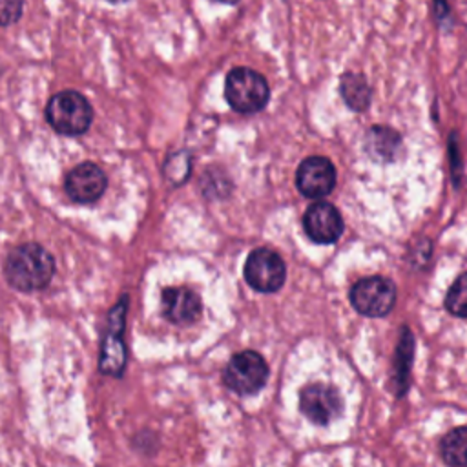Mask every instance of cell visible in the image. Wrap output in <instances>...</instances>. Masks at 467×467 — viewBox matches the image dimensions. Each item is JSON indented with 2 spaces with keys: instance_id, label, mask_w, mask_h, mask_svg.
<instances>
[{
  "instance_id": "6da1fadb",
  "label": "cell",
  "mask_w": 467,
  "mask_h": 467,
  "mask_svg": "<svg viewBox=\"0 0 467 467\" xmlns=\"http://www.w3.org/2000/svg\"><path fill=\"white\" fill-rule=\"evenodd\" d=\"M4 274L18 292L44 290L55 275V259L38 243H24L7 254Z\"/></svg>"
},
{
  "instance_id": "7a4b0ae2",
  "label": "cell",
  "mask_w": 467,
  "mask_h": 467,
  "mask_svg": "<svg viewBox=\"0 0 467 467\" xmlns=\"http://www.w3.org/2000/svg\"><path fill=\"white\" fill-rule=\"evenodd\" d=\"M46 120L60 135H82L91 126L93 108L82 93L64 89L47 100Z\"/></svg>"
},
{
  "instance_id": "3957f363",
  "label": "cell",
  "mask_w": 467,
  "mask_h": 467,
  "mask_svg": "<svg viewBox=\"0 0 467 467\" xmlns=\"http://www.w3.org/2000/svg\"><path fill=\"white\" fill-rule=\"evenodd\" d=\"M224 99L239 113H255L266 106L270 88L261 73L250 67H234L224 80Z\"/></svg>"
},
{
  "instance_id": "277c9868",
  "label": "cell",
  "mask_w": 467,
  "mask_h": 467,
  "mask_svg": "<svg viewBox=\"0 0 467 467\" xmlns=\"http://www.w3.org/2000/svg\"><path fill=\"white\" fill-rule=\"evenodd\" d=\"M128 312V296H122L108 314V325L100 343L99 370L106 376L119 378L126 367V345H124V327Z\"/></svg>"
},
{
  "instance_id": "5b68a950",
  "label": "cell",
  "mask_w": 467,
  "mask_h": 467,
  "mask_svg": "<svg viewBox=\"0 0 467 467\" xmlns=\"http://www.w3.org/2000/svg\"><path fill=\"white\" fill-rule=\"evenodd\" d=\"M268 379V365L263 359L261 354L254 350H243L228 361L224 372H223V381L224 385L237 392V394H255L265 387Z\"/></svg>"
},
{
  "instance_id": "8992f818",
  "label": "cell",
  "mask_w": 467,
  "mask_h": 467,
  "mask_svg": "<svg viewBox=\"0 0 467 467\" xmlns=\"http://www.w3.org/2000/svg\"><path fill=\"white\" fill-rule=\"evenodd\" d=\"M352 306L368 317L387 316L396 303V285L381 275L363 277L350 290Z\"/></svg>"
},
{
  "instance_id": "52a82bcc",
  "label": "cell",
  "mask_w": 467,
  "mask_h": 467,
  "mask_svg": "<svg viewBox=\"0 0 467 467\" xmlns=\"http://www.w3.org/2000/svg\"><path fill=\"white\" fill-rule=\"evenodd\" d=\"M286 266L279 254L270 248H255L244 263L246 283L263 294L277 292L285 285Z\"/></svg>"
},
{
  "instance_id": "ba28073f",
  "label": "cell",
  "mask_w": 467,
  "mask_h": 467,
  "mask_svg": "<svg viewBox=\"0 0 467 467\" xmlns=\"http://www.w3.org/2000/svg\"><path fill=\"white\" fill-rule=\"evenodd\" d=\"M301 412L316 425H328L343 410L339 392L325 383L306 385L299 394Z\"/></svg>"
},
{
  "instance_id": "9c48e42d",
  "label": "cell",
  "mask_w": 467,
  "mask_h": 467,
  "mask_svg": "<svg viewBox=\"0 0 467 467\" xmlns=\"http://www.w3.org/2000/svg\"><path fill=\"white\" fill-rule=\"evenodd\" d=\"M108 186V177L95 162H80L67 171L64 188L71 201L78 204H91L99 201Z\"/></svg>"
},
{
  "instance_id": "30bf717a",
  "label": "cell",
  "mask_w": 467,
  "mask_h": 467,
  "mask_svg": "<svg viewBox=\"0 0 467 467\" xmlns=\"http://www.w3.org/2000/svg\"><path fill=\"white\" fill-rule=\"evenodd\" d=\"M296 186L308 199H319L332 192L336 186V168L321 155L306 157L296 171Z\"/></svg>"
},
{
  "instance_id": "8fae6325",
  "label": "cell",
  "mask_w": 467,
  "mask_h": 467,
  "mask_svg": "<svg viewBox=\"0 0 467 467\" xmlns=\"http://www.w3.org/2000/svg\"><path fill=\"white\" fill-rule=\"evenodd\" d=\"M343 217L334 204H310L303 215V228L308 237L319 244L336 243L343 234Z\"/></svg>"
},
{
  "instance_id": "7c38bea8",
  "label": "cell",
  "mask_w": 467,
  "mask_h": 467,
  "mask_svg": "<svg viewBox=\"0 0 467 467\" xmlns=\"http://www.w3.org/2000/svg\"><path fill=\"white\" fill-rule=\"evenodd\" d=\"M162 316L173 325H192L201 316V297L186 286H168L161 294Z\"/></svg>"
},
{
  "instance_id": "4fadbf2b",
  "label": "cell",
  "mask_w": 467,
  "mask_h": 467,
  "mask_svg": "<svg viewBox=\"0 0 467 467\" xmlns=\"http://www.w3.org/2000/svg\"><path fill=\"white\" fill-rule=\"evenodd\" d=\"M367 153L383 162H392L401 151V137L387 126H372L365 137Z\"/></svg>"
},
{
  "instance_id": "5bb4252c",
  "label": "cell",
  "mask_w": 467,
  "mask_h": 467,
  "mask_svg": "<svg viewBox=\"0 0 467 467\" xmlns=\"http://www.w3.org/2000/svg\"><path fill=\"white\" fill-rule=\"evenodd\" d=\"M441 458L449 467H467V425L456 427L443 436Z\"/></svg>"
},
{
  "instance_id": "9a60e30c",
  "label": "cell",
  "mask_w": 467,
  "mask_h": 467,
  "mask_svg": "<svg viewBox=\"0 0 467 467\" xmlns=\"http://www.w3.org/2000/svg\"><path fill=\"white\" fill-rule=\"evenodd\" d=\"M339 91H341V97L347 102V106L352 109H358V111H361L368 106L370 95H372L367 80L358 73H345L339 82Z\"/></svg>"
},
{
  "instance_id": "2e32d148",
  "label": "cell",
  "mask_w": 467,
  "mask_h": 467,
  "mask_svg": "<svg viewBox=\"0 0 467 467\" xmlns=\"http://www.w3.org/2000/svg\"><path fill=\"white\" fill-rule=\"evenodd\" d=\"M443 305L452 316L467 319V272L458 275L451 285Z\"/></svg>"
},
{
  "instance_id": "e0dca14e",
  "label": "cell",
  "mask_w": 467,
  "mask_h": 467,
  "mask_svg": "<svg viewBox=\"0 0 467 467\" xmlns=\"http://www.w3.org/2000/svg\"><path fill=\"white\" fill-rule=\"evenodd\" d=\"M412 348H414V341L410 332L405 328L403 330V337L400 339V347H398V383L401 385V392L405 390V383H407V374L412 363Z\"/></svg>"
},
{
  "instance_id": "ac0fdd59",
  "label": "cell",
  "mask_w": 467,
  "mask_h": 467,
  "mask_svg": "<svg viewBox=\"0 0 467 467\" xmlns=\"http://www.w3.org/2000/svg\"><path fill=\"white\" fill-rule=\"evenodd\" d=\"M181 166H182V168H190V159H188V155L182 153V151L177 153L175 157H170L168 162H166V166H164L166 177L171 179L175 184L182 182V181L188 177V171L181 170Z\"/></svg>"
},
{
  "instance_id": "d6986e66",
  "label": "cell",
  "mask_w": 467,
  "mask_h": 467,
  "mask_svg": "<svg viewBox=\"0 0 467 467\" xmlns=\"http://www.w3.org/2000/svg\"><path fill=\"white\" fill-rule=\"evenodd\" d=\"M24 9V2L15 0H0V26L15 24Z\"/></svg>"
}]
</instances>
